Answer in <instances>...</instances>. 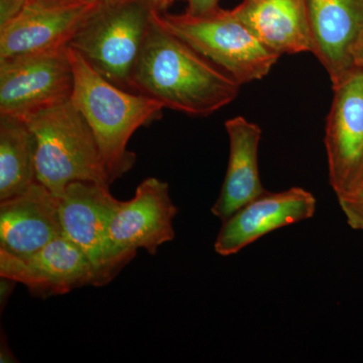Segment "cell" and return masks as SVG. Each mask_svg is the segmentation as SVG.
<instances>
[{"mask_svg": "<svg viewBox=\"0 0 363 363\" xmlns=\"http://www.w3.org/2000/svg\"><path fill=\"white\" fill-rule=\"evenodd\" d=\"M150 21L133 72L135 93L191 116H211L235 100L240 90L235 79Z\"/></svg>", "mask_w": 363, "mask_h": 363, "instance_id": "6da1fadb", "label": "cell"}, {"mask_svg": "<svg viewBox=\"0 0 363 363\" xmlns=\"http://www.w3.org/2000/svg\"><path fill=\"white\" fill-rule=\"evenodd\" d=\"M68 55L75 80L71 101L89 124L112 184L135 164V155L128 150L131 136L161 118L164 106L109 82L70 47Z\"/></svg>", "mask_w": 363, "mask_h": 363, "instance_id": "7a4b0ae2", "label": "cell"}, {"mask_svg": "<svg viewBox=\"0 0 363 363\" xmlns=\"http://www.w3.org/2000/svg\"><path fill=\"white\" fill-rule=\"evenodd\" d=\"M23 121L35 138L37 181L52 194L74 182L111 186L95 136L71 100Z\"/></svg>", "mask_w": 363, "mask_h": 363, "instance_id": "3957f363", "label": "cell"}, {"mask_svg": "<svg viewBox=\"0 0 363 363\" xmlns=\"http://www.w3.org/2000/svg\"><path fill=\"white\" fill-rule=\"evenodd\" d=\"M150 18L220 67L240 85L266 77L281 55L266 47L233 11L205 16L150 11Z\"/></svg>", "mask_w": 363, "mask_h": 363, "instance_id": "277c9868", "label": "cell"}, {"mask_svg": "<svg viewBox=\"0 0 363 363\" xmlns=\"http://www.w3.org/2000/svg\"><path fill=\"white\" fill-rule=\"evenodd\" d=\"M150 23V9L142 0L104 7L81 28L68 47L109 82L135 92L133 72Z\"/></svg>", "mask_w": 363, "mask_h": 363, "instance_id": "5b68a950", "label": "cell"}, {"mask_svg": "<svg viewBox=\"0 0 363 363\" xmlns=\"http://www.w3.org/2000/svg\"><path fill=\"white\" fill-rule=\"evenodd\" d=\"M68 47L0 59V116L26 119L71 100Z\"/></svg>", "mask_w": 363, "mask_h": 363, "instance_id": "8992f818", "label": "cell"}, {"mask_svg": "<svg viewBox=\"0 0 363 363\" xmlns=\"http://www.w3.org/2000/svg\"><path fill=\"white\" fill-rule=\"evenodd\" d=\"M118 202L108 186L93 182H74L59 196L63 234L90 260L97 286L107 285L124 267L114 257L108 238L109 220Z\"/></svg>", "mask_w": 363, "mask_h": 363, "instance_id": "52a82bcc", "label": "cell"}, {"mask_svg": "<svg viewBox=\"0 0 363 363\" xmlns=\"http://www.w3.org/2000/svg\"><path fill=\"white\" fill-rule=\"evenodd\" d=\"M177 212L168 183L157 178L145 179L130 200L119 201L108 225L109 242L119 264L125 267L140 248L155 255L173 240Z\"/></svg>", "mask_w": 363, "mask_h": 363, "instance_id": "ba28073f", "label": "cell"}, {"mask_svg": "<svg viewBox=\"0 0 363 363\" xmlns=\"http://www.w3.org/2000/svg\"><path fill=\"white\" fill-rule=\"evenodd\" d=\"M332 88L324 142L329 183L338 198L363 185V69L354 67Z\"/></svg>", "mask_w": 363, "mask_h": 363, "instance_id": "9c48e42d", "label": "cell"}, {"mask_svg": "<svg viewBox=\"0 0 363 363\" xmlns=\"http://www.w3.org/2000/svg\"><path fill=\"white\" fill-rule=\"evenodd\" d=\"M104 7L85 0H25L20 13L0 26V59L68 47Z\"/></svg>", "mask_w": 363, "mask_h": 363, "instance_id": "30bf717a", "label": "cell"}, {"mask_svg": "<svg viewBox=\"0 0 363 363\" xmlns=\"http://www.w3.org/2000/svg\"><path fill=\"white\" fill-rule=\"evenodd\" d=\"M0 276L25 285L35 296L64 295L87 285L97 286L94 267L65 235L28 255L0 250Z\"/></svg>", "mask_w": 363, "mask_h": 363, "instance_id": "8fae6325", "label": "cell"}, {"mask_svg": "<svg viewBox=\"0 0 363 363\" xmlns=\"http://www.w3.org/2000/svg\"><path fill=\"white\" fill-rule=\"evenodd\" d=\"M316 205L314 195L303 188L267 191L222 222L215 252L222 257L235 255L272 231L312 218Z\"/></svg>", "mask_w": 363, "mask_h": 363, "instance_id": "7c38bea8", "label": "cell"}, {"mask_svg": "<svg viewBox=\"0 0 363 363\" xmlns=\"http://www.w3.org/2000/svg\"><path fill=\"white\" fill-rule=\"evenodd\" d=\"M64 235L59 197L35 182L28 190L0 201V250L28 255Z\"/></svg>", "mask_w": 363, "mask_h": 363, "instance_id": "4fadbf2b", "label": "cell"}, {"mask_svg": "<svg viewBox=\"0 0 363 363\" xmlns=\"http://www.w3.org/2000/svg\"><path fill=\"white\" fill-rule=\"evenodd\" d=\"M313 54L330 78L332 87L353 68L352 49L363 32V0H306Z\"/></svg>", "mask_w": 363, "mask_h": 363, "instance_id": "5bb4252c", "label": "cell"}, {"mask_svg": "<svg viewBox=\"0 0 363 363\" xmlns=\"http://www.w3.org/2000/svg\"><path fill=\"white\" fill-rule=\"evenodd\" d=\"M225 130L229 138L228 167L220 194L211 209L222 222L267 192L259 169L262 128L243 116H236L226 121Z\"/></svg>", "mask_w": 363, "mask_h": 363, "instance_id": "9a60e30c", "label": "cell"}, {"mask_svg": "<svg viewBox=\"0 0 363 363\" xmlns=\"http://www.w3.org/2000/svg\"><path fill=\"white\" fill-rule=\"evenodd\" d=\"M233 11L262 44L281 56L314 50L306 0H245Z\"/></svg>", "mask_w": 363, "mask_h": 363, "instance_id": "2e32d148", "label": "cell"}, {"mask_svg": "<svg viewBox=\"0 0 363 363\" xmlns=\"http://www.w3.org/2000/svg\"><path fill=\"white\" fill-rule=\"evenodd\" d=\"M35 182V142L23 119L0 116V201L25 192Z\"/></svg>", "mask_w": 363, "mask_h": 363, "instance_id": "e0dca14e", "label": "cell"}, {"mask_svg": "<svg viewBox=\"0 0 363 363\" xmlns=\"http://www.w3.org/2000/svg\"><path fill=\"white\" fill-rule=\"evenodd\" d=\"M337 199L348 225L363 233V185L354 192L341 196Z\"/></svg>", "mask_w": 363, "mask_h": 363, "instance_id": "ac0fdd59", "label": "cell"}, {"mask_svg": "<svg viewBox=\"0 0 363 363\" xmlns=\"http://www.w3.org/2000/svg\"><path fill=\"white\" fill-rule=\"evenodd\" d=\"M219 0H188L186 13L193 16H205L218 11Z\"/></svg>", "mask_w": 363, "mask_h": 363, "instance_id": "d6986e66", "label": "cell"}, {"mask_svg": "<svg viewBox=\"0 0 363 363\" xmlns=\"http://www.w3.org/2000/svg\"><path fill=\"white\" fill-rule=\"evenodd\" d=\"M142 1L147 4L150 11L166 13L167 9L178 0H142Z\"/></svg>", "mask_w": 363, "mask_h": 363, "instance_id": "ffe728a7", "label": "cell"}, {"mask_svg": "<svg viewBox=\"0 0 363 363\" xmlns=\"http://www.w3.org/2000/svg\"><path fill=\"white\" fill-rule=\"evenodd\" d=\"M352 60L354 67L363 69V32L360 33L353 47Z\"/></svg>", "mask_w": 363, "mask_h": 363, "instance_id": "44dd1931", "label": "cell"}, {"mask_svg": "<svg viewBox=\"0 0 363 363\" xmlns=\"http://www.w3.org/2000/svg\"><path fill=\"white\" fill-rule=\"evenodd\" d=\"M85 1L95 2V4H99L107 7L118 6V4H126V2L133 1V0H85Z\"/></svg>", "mask_w": 363, "mask_h": 363, "instance_id": "7402d4cb", "label": "cell"}, {"mask_svg": "<svg viewBox=\"0 0 363 363\" xmlns=\"http://www.w3.org/2000/svg\"><path fill=\"white\" fill-rule=\"evenodd\" d=\"M23 4H25V2H23Z\"/></svg>", "mask_w": 363, "mask_h": 363, "instance_id": "603a6c76", "label": "cell"}]
</instances>
